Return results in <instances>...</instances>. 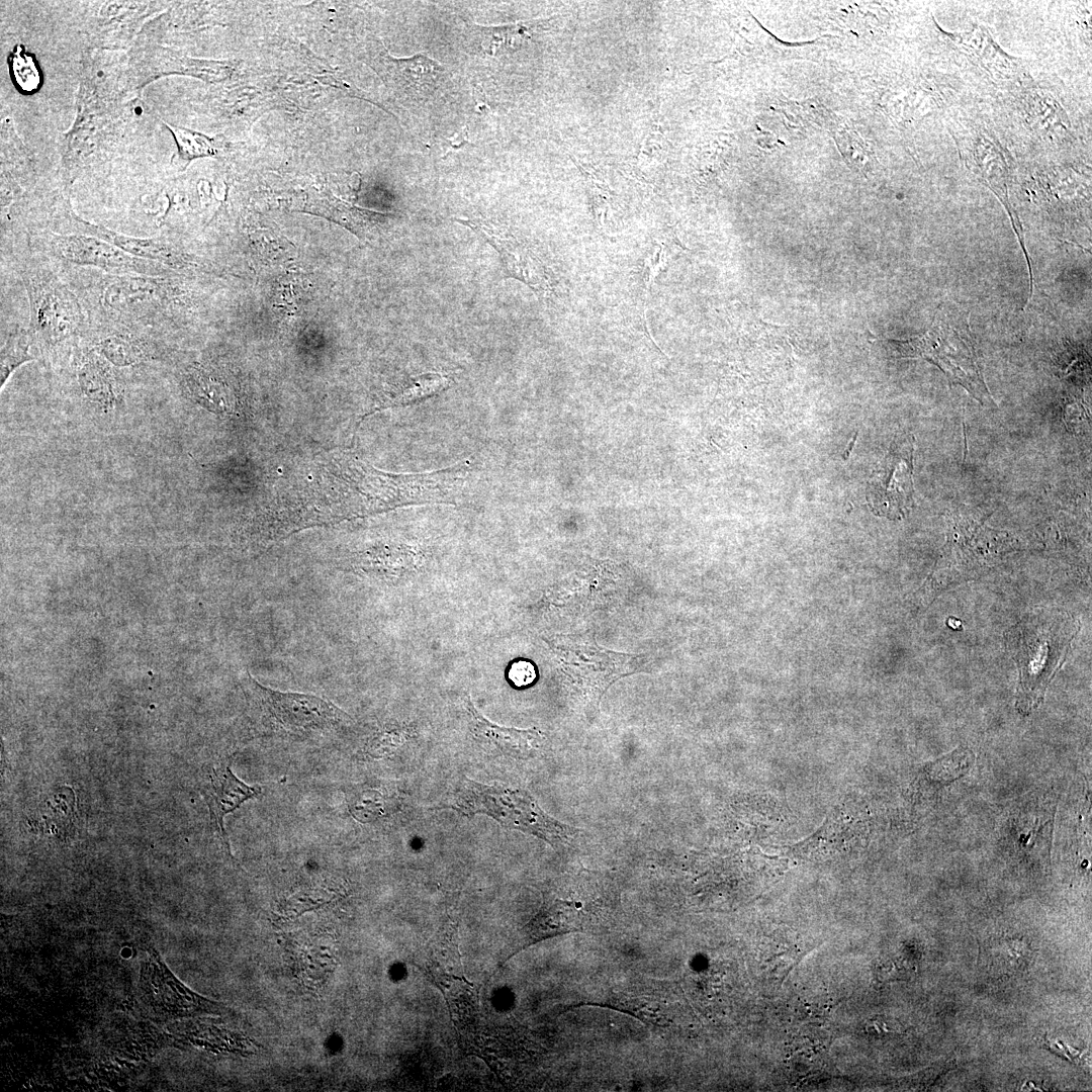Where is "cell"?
<instances>
[{
  "label": "cell",
  "mask_w": 1092,
  "mask_h": 1092,
  "mask_svg": "<svg viewBox=\"0 0 1092 1092\" xmlns=\"http://www.w3.org/2000/svg\"><path fill=\"white\" fill-rule=\"evenodd\" d=\"M32 252L61 264L92 267L116 275L168 277L171 269L133 257L118 247L87 234L40 236L31 243Z\"/></svg>",
  "instance_id": "cell-5"
},
{
  "label": "cell",
  "mask_w": 1092,
  "mask_h": 1092,
  "mask_svg": "<svg viewBox=\"0 0 1092 1092\" xmlns=\"http://www.w3.org/2000/svg\"><path fill=\"white\" fill-rule=\"evenodd\" d=\"M246 688L263 714L288 732L326 730L351 720L347 713L331 702L312 695L269 689L250 674H247Z\"/></svg>",
  "instance_id": "cell-6"
},
{
  "label": "cell",
  "mask_w": 1092,
  "mask_h": 1092,
  "mask_svg": "<svg viewBox=\"0 0 1092 1092\" xmlns=\"http://www.w3.org/2000/svg\"><path fill=\"white\" fill-rule=\"evenodd\" d=\"M366 51L369 66L387 89L404 101L427 98L436 90L444 74L438 62L424 55L403 59L392 57L379 39L370 41Z\"/></svg>",
  "instance_id": "cell-9"
},
{
  "label": "cell",
  "mask_w": 1092,
  "mask_h": 1092,
  "mask_svg": "<svg viewBox=\"0 0 1092 1092\" xmlns=\"http://www.w3.org/2000/svg\"><path fill=\"white\" fill-rule=\"evenodd\" d=\"M542 21H532L506 26L480 27V31L485 36L483 47L487 53L493 54L496 47L530 37L533 31L542 26Z\"/></svg>",
  "instance_id": "cell-21"
},
{
  "label": "cell",
  "mask_w": 1092,
  "mask_h": 1092,
  "mask_svg": "<svg viewBox=\"0 0 1092 1092\" xmlns=\"http://www.w3.org/2000/svg\"><path fill=\"white\" fill-rule=\"evenodd\" d=\"M913 438L895 441L867 487L872 512L891 520L906 517L913 507Z\"/></svg>",
  "instance_id": "cell-8"
},
{
  "label": "cell",
  "mask_w": 1092,
  "mask_h": 1092,
  "mask_svg": "<svg viewBox=\"0 0 1092 1092\" xmlns=\"http://www.w3.org/2000/svg\"><path fill=\"white\" fill-rule=\"evenodd\" d=\"M473 96H474V99H475L477 109L480 110L481 112H484L486 110V103H485V97H484L483 91H482L480 86H475L474 85V87H473Z\"/></svg>",
  "instance_id": "cell-24"
},
{
  "label": "cell",
  "mask_w": 1092,
  "mask_h": 1092,
  "mask_svg": "<svg viewBox=\"0 0 1092 1092\" xmlns=\"http://www.w3.org/2000/svg\"><path fill=\"white\" fill-rule=\"evenodd\" d=\"M447 806L469 816L485 814L504 827L534 835L553 846L570 842L580 832L545 813L525 790L489 786L467 778L461 780Z\"/></svg>",
  "instance_id": "cell-4"
},
{
  "label": "cell",
  "mask_w": 1092,
  "mask_h": 1092,
  "mask_svg": "<svg viewBox=\"0 0 1092 1092\" xmlns=\"http://www.w3.org/2000/svg\"><path fill=\"white\" fill-rule=\"evenodd\" d=\"M303 210L326 216L363 237L385 214L359 208L343 201L330 192L310 189L306 193Z\"/></svg>",
  "instance_id": "cell-17"
},
{
  "label": "cell",
  "mask_w": 1092,
  "mask_h": 1092,
  "mask_svg": "<svg viewBox=\"0 0 1092 1092\" xmlns=\"http://www.w3.org/2000/svg\"><path fill=\"white\" fill-rule=\"evenodd\" d=\"M465 707L470 716L471 732L485 749L514 758H528L540 748L544 739L540 730L497 725L477 710L470 697L466 698Z\"/></svg>",
  "instance_id": "cell-13"
},
{
  "label": "cell",
  "mask_w": 1092,
  "mask_h": 1092,
  "mask_svg": "<svg viewBox=\"0 0 1092 1092\" xmlns=\"http://www.w3.org/2000/svg\"><path fill=\"white\" fill-rule=\"evenodd\" d=\"M83 338L115 368L141 365L159 357L157 338L143 332L88 328Z\"/></svg>",
  "instance_id": "cell-11"
},
{
  "label": "cell",
  "mask_w": 1092,
  "mask_h": 1092,
  "mask_svg": "<svg viewBox=\"0 0 1092 1092\" xmlns=\"http://www.w3.org/2000/svg\"><path fill=\"white\" fill-rule=\"evenodd\" d=\"M260 793L261 789L259 787L249 786L239 780L228 765L213 767L208 772V782L203 787L202 794L206 800L215 828L221 835L225 845L229 844L223 828L224 816L240 807L244 801L254 798Z\"/></svg>",
  "instance_id": "cell-15"
},
{
  "label": "cell",
  "mask_w": 1092,
  "mask_h": 1092,
  "mask_svg": "<svg viewBox=\"0 0 1092 1092\" xmlns=\"http://www.w3.org/2000/svg\"><path fill=\"white\" fill-rule=\"evenodd\" d=\"M172 131L177 141L180 160L185 162V165L195 158L215 156L217 153L214 140L204 134L177 126L172 127Z\"/></svg>",
  "instance_id": "cell-20"
},
{
  "label": "cell",
  "mask_w": 1092,
  "mask_h": 1092,
  "mask_svg": "<svg viewBox=\"0 0 1092 1092\" xmlns=\"http://www.w3.org/2000/svg\"><path fill=\"white\" fill-rule=\"evenodd\" d=\"M451 380L440 373H423L412 378L404 387L391 395L383 407L423 400L446 389Z\"/></svg>",
  "instance_id": "cell-19"
},
{
  "label": "cell",
  "mask_w": 1092,
  "mask_h": 1092,
  "mask_svg": "<svg viewBox=\"0 0 1092 1092\" xmlns=\"http://www.w3.org/2000/svg\"><path fill=\"white\" fill-rule=\"evenodd\" d=\"M140 993L143 1003L160 1018L176 1019L199 1014H218L222 1006L193 992L180 982L154 949L141 968Z\"/></svg>",
  "instance_id": "cell-7"
},
{
  "label": "cell",
  "mask_w": 1092,
  "mask_h": 1092,
  "mask_svg": "<svg viewBox=\"0 0 1092 1092\" xmlns=\"http://www.w3.org/2000/svg\"><path fill=\"white\" fill-rule=\"evenodd\" d=\"M20 275L29 302V328L33 344L41 352L77 343L88 329L81 300L42 259H26Z\"/></svg>",
  "instance_id": "cell-3"
},
{
  "label": "cell",
  "mask_w": 1092,
  "mask_h": 1092,
  "mask_svg": "<svg viewBox=\"0 0 1092 1092\" xmlns=\"http://www.w3.org/2000/svg\"><path fill=\"white\" fill-rule=\"evenodd\" d=\"M480 235L498 253L505 273L534 288L537 292L549 289L548 275L534 253L500 228L478 218L456 219Z\"/></svg>",
  "instance_id": "cell-10"
},
{
  "label": "cell",
  "mask_w": 1092,
  "mask_h": 1092,
  "mask_svg": "<svg viewBox=\"0 0 1092 1092\" xmlns=\"http://www.w3.org/2000/svg\"><path fill=\"white\" fill-rule=\"evenodd\" d=\"M467 135H468V127L465 125L459 131H457L453 136H451L449 139H445V143L447 145V150L448 151L444 154L443 157L447 156L451 151L460 150V149H462V148H464L466 146H469V145L473 146V144L468 140Z\"/></svg>",
  "instance_id": "cell-23"
},
{
  "label": "cell",
  "mask_w": 1092,
  "mask_h": 1092,
  "mask_svg": "<svg viewBox=\"0 0 1092 1092\" xmlns=\"http://www.w3.org/2000/svg\"><path fill=\"white\" fill-rule=\"evenodd\" d=\"M76 377L85 398L109 411L123 401L124 388L115 367L89 344L77 352Z\"/></svg>",
  "instance_id": "cell-12"
},
{
  "label": "cell",
  "mask_w": 1092,
  "mask_h": 1092,
  "mask_svg": "<svg viewBox=\"0 0 1092 1092\" xmlns=\"http://www.w3.org/2000/svg\"><path fill=\"white\" fill-rule=\"evenodd\" d=\"M1 336L0 386L3 388L19 366L36 357L30 353L34 344L28 329L12 325L5 332L2 330Z\"/></svg>",
  "instance_id": "cell-18"
},
{
  "label": "cell",
  "mask_w": 1092,
  "mask_h": 1092,
  "mask_svg": "<svg viewBox=\"0 0 1092 1092\" xmlns=\"http://www.w3.org/2000/svg\"><path fill=\"white\" fill-rule=\"evenodd\" d=\"M966 160L981 180L998 196L1006 207L1011 222L1018 220L1008 196V169L1005 158L998 145L982 130L967 136Z\"/></svg>",
  "instance_id": "cell-14"
},
{
  "label": "cell",
  "mask_w": 1092,
  "mask_h": 1092,
  "mask_svg": "<svg viewBox=\"0 0 1092 1092\" xmlns=\"http://www.w3.org/2000/svg\"><path fill=\"white\" fill-rule=\"evenodd\" d=\"M509 677L516 687L528 686L536 677L535 668L530 662H515L510 668Z\"/></svg>",
  "instance_id": "cell-22"
},
{
  "label": "cell",
  "mask_w": 1092,
  "mask_h": 1092,
  "mask_svg": "<svg viewBox=\"0 0 1092 1092\" xmlns=\"http://www.w3.org/2000/svg\"><path fill=\"white\" fill-rule=\"evenodd\" d=\"M75 222L81 231L79 233L104 240L133 257L162 264L168 268L177 267L181 264L179 252L158 238L143 239L124 236L78 218L75 219Z\"/></svg>",
  "instance_id": "cell-16"
},
{
  "label": "cell",
  "mask_w": 1092,
  "mask_h": 1092,
  "mask_svg": "<svg viewBox=\"0 0 1092 1092\" xmlns=\"http://www.w3.org/2000/svg\"><path fill=\"white\" fill-rule=\"evenodd\" d=\"M891 344L900 357H919L937 366L950 384L961 385L982 404L995 403L979 366L969 313L961 307L940 304L924 334Z\"/></svg>",
  "instance_id": "cell-1"
},
{
  "label": "cell",
  "mask_w": 1092,
  "mask_h": 1092,
  "mask_svg": "<svg viewBox=\"0 0 1092 1092\" xmlns=\"http://www.w3.org/2000/svg\"><path fill=\"white\" fill-rule=\"evenodd\" d=\"M1075 632L1073 620L1057 612L1028 616L1009 632L1008 647L1020 673L1016 707L1021 713L1027 714L1041 703Z\"/></svg>",
  "instance_id": "cell-2"
}]
</instances>
